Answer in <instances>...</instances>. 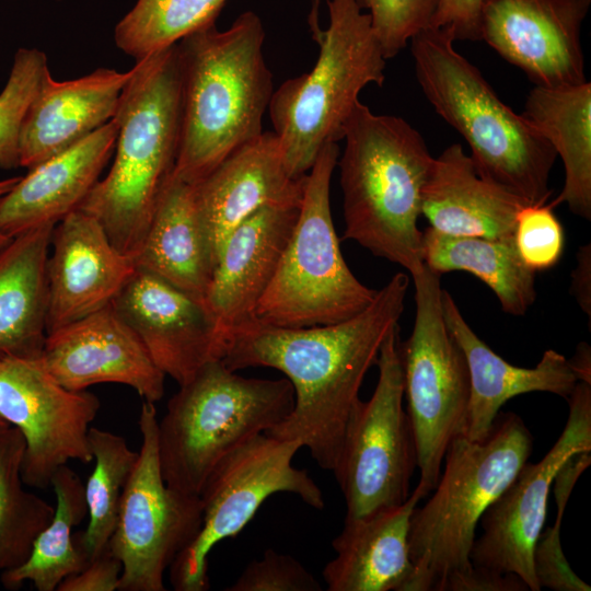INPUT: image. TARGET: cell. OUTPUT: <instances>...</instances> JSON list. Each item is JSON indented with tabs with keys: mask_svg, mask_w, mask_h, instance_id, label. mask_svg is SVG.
<instances>
[{
	"mask_svg": "<svg viewBox=\"0 0 591 591\" xmlns=\"http://www.w3.org/2000/svg\"><path fill=\"white\" fill-rule=\"evenodd\" d=\"M399 328L384 339L376 360L379 379L368 401L360 398L348 418L333 470L346 502V518L356 519L396 507L409 497L417 451L407 412L399 357Z\"/></svg>",
	"mask_w": 591,
	"mask_h": 591,
	"instance_id": "7c38bea8",
	"label": "cell"
},
{
	"mask_svg": "<svg viewBox=\"0 0 591 591\" xmlns=\"http://www.w3.org/2000/svg\"><path fill=\"white\" fill-rule=\"evenodd\" d=\"M409 281L396 273L363 311L338 323L290 328L253 317L230 331L221 359L229 369L273 368L293 387L292 410L265 434L300 441L333 472L363 379L398 325Z\"/></svg>",
	"mask_w": 591,
	"mask_h": 591,
	"instance_id": "6da1fadb",
	"label": "cell"
},
{
	"mask_svg": "<svg viewBox=\"0 0 591 591\" xmlns=\"http://www.w3.org/2000/svg\"><path fill=\"white\" fill-rule=\"evenodd\" d=\"M264 40L260 18L246 11L225 31L211 22L177 43L182 121L174 178L197 183L263 132L274 93Z\"/></svg>",
	"mask_w": 591,
	"mask_h": 591,
	"instance_id": "7a4b0ae2",
	"label": "cell"
},
{
	"mask_svg": "<svg viewBox=\"0 0 591 591\" xmlns=\"http://www.w3.org/2000/svg\"><path fill=\"white\" fill-rule=\"evenodd\" d=\"M569 362L579 381L591 383V349L587 343L578 345Z\"/></svg>",
	"mask_w": 591,
	"mask_h": 591,
	"instance_id": "ee69618b",
	"label": "cell"
},
{
	"mask_svg": "<svg viewBox=\"0 0 591 591\" xmlns=\"http://www.w3.org/2000/svg\"><path fill=\"white\" fill-rule=\"evenodd\" d=\"M318 0L309 25L318 46L310 72L285 81L268 109L290 175L304 176L326 143L344 139L345 127L368 84L383 85L386 59L368 13L355 0H327L328 25L321 28Z\"/></svg>",
	"mask_w": 591,
	"mask_h": 591,
	"instance_id": "52a82bcc",
	"label": "cell"
},
{
	"mask_svg": "<svg viewBox=\"0 0 591 591\" xmlns=\"http://www.w3.org/2000/svg\"><path fill=\"white\" fill-rule=\"evenodd\" d=\"M50 486L56 496L54 515L36 536L28 558L0 575L5 589L18 590L32 582L37 591H55L89 563L72 533L88 514L83 482L66 464L55 472Z\"/></svg>",
	"mask_w": 591,
	"mask_h": 591,
	"instance_id": "4dcf8cb0",
	"label": "cell"
},
{
	"mask_svg": "<svg viewBox=\"0 0 591 591\" xmlns=\"http://www.w3.org/2000/svg\"><path fill=\"white\" fill-rule=\"evenodd\" d=\"M112 305L178 385L224 355L225 338L205 302L154 275L137 269Z\"/></svg>",
	"mask_w": 591,
	"mask_h": 591,
	"instance_id": "e0dca14e",
	"label": "cell"
},
{
	"mask_svg": "<svg viewBox=\"0 0 591 591\" xmlns=\"http://www.w3.org/2000/svg\"><path fill=\"white\" fill-rule=\"evenodd\" d=\"M115 155L80 206L132 259L169 185L177 159L182 77L177 44L136 61L114 117Z\"/></svg>",
	"mask_w": 591,
	"mask_h": 591,
	"instance_id": "3957f363",
	"label": "cell"
},
{
	"mask_svg": "<svg viewBox=\"0 0 591 591\" xmlns=\"http://www.w3.org/2000/svg\"><path fill=\"white\" fill-rule=\"evenodd\" d=\"M121 570V563L106 548L82 570L62 580L57 591H115Z\"/></svg>",
	"mask_w": 591,
	"mask_h": 591,
	"instance_id": "60d3db41",
	"label": "cell"
},
{
	"mask_svg": "<svg viewBox=\"0 0 591 591\" xmlns=\"http://www.w3.org/2000/svg\"><path fill=\"white\" fill-rule=\"evenodd\" d=\"M55 224L0 247V359L40 356L47 336V259Z\"/></svg>",
	"mask_w": 591,
	"mask_h": 591,
	"instance_id": "83f0119b",
	"label": "cell"
},
{
	"mask_svg": "<svg viewBox=\"0 0 591 591\" xmlns=\"http://www.w3.org/2000/svg\"><path fill=\"white\" fill-rule=\"evenodd\" d=\"M299 207L267 206L242 221L218 257L205 304L227 338L254 317L296 224Z\"/></svg>",
	"mask_w": 591,
	"mask_h": 591,
	"instance_id": "44dd1931",
	"label": "cell"
},
{
	"mask_svg": "<svg viewBox=\"0 0 591 591\" xmlns=\"http://www.w3.org/2000/svg\"><path fill=\"white\" fill-rule=\"evenodd\" d=\"M10 426L3 418L0 417V428Z\"/></svg>",
	"mask_w": 591,
	"mask_h": 591,
	"instance_id": "bcb514c9",
	"label": "cell"
},
{
	"mask_svg": "<svg viewBox=\"0 0 591 591\" xmlns=\"http://www.w3.org/2000/svg\"><path fill=\"white\" fill-rule=\"evenodd\" d=\"M227 591H321L318 580L296 558L266 549L251 561Z\"/></svg>",
	"mask_w": 591,
	"mask_h": 591,
	"instance_id": "f35d334b",
	"label": "cell"
},
{
	"mask_svg": "<svg viewBox=\"0 0 591 591\" xmlns=\"http://www.w3.org/2000/svg\"><path fill=\"white\" fill-rule=\"evenodd\" d=\"M20 176H13L0 179V196L9 192L19 181ZM11 237L0 233V247L3 246Z\"/></svg>",
	"mask_w": 591,
	"mask_h": 591,
	"instance_id": "f6af8a7d",
	"label": "cell"
},
{
	"mask_svg": "<svg viewBox=\"0 0 591 591\" xmlns=\"http://www.w3.org/2000/svg\"><path fill=\"white\" fill-rule=\"evenodd\" d=\"M591 0H484L480 40L535 86L587 82L581 26Z\"/></svg>",
	"mask_w": 591,
	"mask_h": 591,
	"instance_id": "2e32d148",
	"label": "cell"
},
{
	"mask_svg": "<svg viewBox=\"0 0 591 591\" xmlns=\"http://www.w3.org/2000/svg\"><path fill=\"white\" fill-rule=\"evenodd\" d=\"M427 495L416 486L396 507L345 519L332 541L336 556L323 569L328 591H404L413 573L409 556L410 518Z\"/></svg>",
	"mask_w": 591,
	"mask_h": 591,
	"instance_id": "484cf974",
	"label": "cell"
},
{
	"mask_svg": "<svg viewBox=\"0 0 591 591\" xmlns=\"http://www.w3.org/2000/svg\"><path fill=\"white\" fill-rule=\"evenodd\" d=\"M513 243L533 273L553 268L561 258L564 229L551 205H526L517 215Z\"/></svg>",
	"mask_w": 591,
	"mask_h": 591,
	"instance_id": "74e56055",
	"label": "cell"
},
{
	"mask_svg": "<svg viewBox=\"0 0 591 591\" xmlns=\"http://www.w3.org/2000/svg\"><path fill=\"white\" fill-rule=\"evenodd\" d=\"M532 447L531 432L514 413L498 414L482 441L459 434L450 442L433 494L410 518L413 573L404 591H443L450 577L473 567L477 524L528 462Z\"/></svg>",
	"mask_w": 591,
	"mask_h": 591,
	"instance_id": "8992f818",
	"label": "cell"
},
{
	"mask_svg": "<svg viewBox=\"0 0 591 591\" xmlns=\"http://www.w3.org/2000/svg\"><path fill=\"white\" fill-rule=\"evenodd\" d=\"M100 407L88 390L61 385L40 356L0 359V417L24 438L22 478L28 487H49L71 460L93 461L88 434Z\"/></svg>",
	"mask_w": 591,
	"mask_h": 591,
	"instance_id": "5bb4252c",
	"label": "cell"
},
{
	"mask_svg": "<svg viewBox=\"0 0 591 591\" xmlns=\"http://www.w3.org/2000/svg\"><path fill=\"white\" fill-rule=\"evenodd\" d=\"M136 270L97 219L80 209L67 215L47 259V334L111 305Z\"/></svg>",
	"mask_w": 591,
	"mask_h": 591,
	"instance_id": "d6986e66",
	"label": "cell"
},
{
	"mask_svg": "<svg viewBox=\"0 0 591 591\" xmlns=\"http://www.w3.org/2000/svg\"><path fill=\"white\" fill-rule=\"evenodd\" d=\"M134 262L205 302L217 259L193 184L172 176Z\"/></svg>",
	"mask_w": 591,
	"mask_h": 591,
	"instance_id": "4316f807",
	"label": "cell"
},
{
	"mask_svg": "<svg viewBox=\"0 0 591 591\" xmlns=\"http://www.w3.org/2000/svg\"><path fill=\"white\" fill-rule=\"evenodd\" d=\"M88 438L94 460V468L84 485L89 522L73 537L90 561L107 548L139 452L130 449L123 436L97 427L91 426Z\"/></svg>",
	"mask_w": 591,
	"mask_h": 591,
	"instance_id": "d6a6232c",
	"label": "cell"
},
{
	"mask_svg": "<svg viewBox=\"0 0 591 591\" xmlns=\"http://www.w3.org/2000/svg\"><path fill=\"white\" fill-rule=\"evenodd\" d=\"M25 441L13 426L0 428V575L21 566L55 507L25 489Z\"/></svg>",
	"mask_w": 591,
	"mask_h": 591,
	"instance_id": "1f68e13d",
	"label": "cell"
},
{
	"mask_svg": "<svg viewBox=\"0 0 591 591\" xmlns=\"http://www.w3.org/2000/svg\"><path fill=\"white\" fill-rule=\"evenodd\" d=\"M526 205L482 176L460 143L433 159L421 194L429 227L453 236L513 237L517 215Z\"/></svg>",
	"mask_w": 591,
	"mask_h": 591,
	"instance_id": "d4e9b609",
	"label": "cell"
},
{
	"mask_svg": "<svg viewBox=\"0 0 591 591\" xmlns=\"http://www.w3.org/2000/svg\"><path fill=\"white\" fill-rule=\"evenodd\" d=\"M421 255L424 265L440 276L466 271L478 278L507 314L522 316L535 302V273L522 263L513 237L453 236L428 227L421 234Z\"/></svg>",
	"mask_w": 591,
	"mask_h": 591,
	"instance_id": "f546056e",
	"label": "cell"
},
{
	"mask_svg": "<svg viewBox=\"0 0 591 591\" xmlns=\"http://www.w3.org/2000/svg\"><path fill=\"white\" fill-rule=\"evenodd\" d=\"M521 115L538 130L560 157L565 183L549 205L566 204L570 211L591 219V83L535 86Z\"/></svg>",
	"mask_w": 591,
	"mask_h": 591,
	"instance_id": "f1b7e54d",
	"label": "cell"
},
{
	"mask_svg": "<svg viewBox=\"0 0 591 591\" xmlns=\"http://www.w3.org/2000/svg\"><path fill=\"white\" fill-rule=\"evenodd\" d=\"M566 426L545 456L525 463L480 518L483 535L474 541V567L517 575L532 591L541 590L533 553L541 535L554 478L573 454L591 451V383L578 381L569 395Z\"/></svg>",
	"mask_w": 591,
	"mask_h": 591,
	"instance_id": "9a60e30c",
	"label": "cell"
},
{
	"mask_svg": "<svg viewBox=\"0 0 591 591\" xmlns=\"http://www.w3.org/2000/svg\"><path fill=\"white\" fill-rule=\"evenodd\" d=\"M47 69V56L37 48H19L13 57L8 81L0 93V169L20 166L22 124Z\"/></svg>",
	"mask_w": 591,
	"mask_h": 591,
	"instance_id": "d590c367",
	"label": "cell"
},
{
	"mask_svg": "<svg viewBox=\"0 0 591 591\" xmlns=\"http://www.w3.org/2000/svg\"><path fill=\"white\" fill-rule=\"evenodd\" d=\"M117 124L113 118L70 148L20 176L0 196V233L12 237L56 224L80 208L114 153Z\"/></svg>",
	"mask_w": 591,
	"mask_h": 591,
	"instance_id": "603a6c76",
	"label": "cell"
},
{
	"mask_svg": "<svg viewBox=\"0 0 591 591\" xmlns=\"http://www.w3.org/2000/svg\"><path fill=\"white\" fill-rule=\"evenodd\" d=\"M130 74L131 69L97 68L73 80L57 81L47 69L22 124L20 166H36L113 119Z\"/></svg>",
	"mask_w": 591,
	"mask_h": 591,
	"instance_id": "7402d4cb",
	"label": "cell"
},
{
	"mask_svg": "<svg viewBox=\"0 0 591 591\" xmlns=\"http://www.w3.org/2000/svg\"><path fill=\"white\" fill-rule=\"evenodd\" d=\"M368 10L384 58H394L408 42L430 27L439 0H355Z\"/></svg>",
	"mask_w": 591,
	"mask_h": 591,
	"instance_id": "8d00e7d4",
	"label": "cell"
},
{
	"mask_svg": "<svg viewBox=\"0 0 591 591\" xmlns=\"http://www.w3.org/2000/svg\"><path fill=\"white\" fill-rule=\"evenodd\" d=\"M40 358L71 391L117 383L147 402L157 403L164 395L166 375L112 304L47 334Z\"/></svg>",
	"mask_w": 591,
	"mask_h": 591,
	"instance_id": "ac0fdd59",
	"label": "cell"
},
{
	"mask_svg": "<svg viewBox=\"0 0 591 591\" xmlns=\"http://www.w3.org/2000/svg\"><path fill=\"white\" fill-rule=\"evenodd\" d=\"M484 0H439L430 27L448 31L454 40H480Z\"/></svg>",
	"mask_w": 591,
	"mask_h": 591,
	"instance_id": "ab89813d",
	"label": "cell"
},
{
	"mask_svg": "<svg viewBox=\"0 0 591 591\" xmlns=\"http://www.w3.org/2000/svg\"><path fill=\"white\" fill-rule=\"evenodd\" d=\"M301 448L298 440L259 433L216 464L199 494L202 505L200 529L169 568L174 590H208L211 548L224 538L235 537L273 494L291 493L314 509L324 508L321 488L305 470L292 465V459Z\"/></svg>",
	"mask_w": 591,
	"mask_h": 591,
	"instance_id": "8fae6325",
	"label": "cell"
},
{
	"mask_svg": "<svg viewBox=\"0 0 591 591\" xmlns=\"http://www.w3.org/2000/svg\"><path fill=\"white\" fill-rule=\"evenodd\" d=\"M445 324L461 347L468 368L471 393L462 434L482 441L490 432L501 406L531 392L568 398L578 380L569 359L547 349L533 368L513 366L498 356L471 328L451 294L442 289Z\"/></svg>",
	"mask_w": 591,
	"mask_h": 591,
	"instance_id": "cb8c5ba5",
	"label": "cell"
},
{
	"mask_svg": "<svg viewBox=\"0 0 591 591\" xmlns=\"http://www.w3.org/2000/svg\"><path fill=\"white\" fill-rule=\"evenodd\" d=\"M227 0H137L115 26L116 46L139 61L216 22Z\"/></svg>",
	"mask_w": 591,
	"mask_h": 591,
	"instance_id": "836d02e7",
	"label": "cell"
},
{
	"mask_svg": "<svg viewBox=\"0 0 591 591\" xmlns=\"http://www.w3.org/2000/svg\"><path fill=\"white\" fill-rule=\"evenodd\" d=\"M445 30L428 27L410 39L419 86L438 115L467 142L485 178L529 205H544L556 152L521 114L505 104L482 72L454 47Z\"/></svg>",
	"mask_w": 591,
	"mask_h": 591,
	"instance_id": "5b68a950",
	"label": "cell"
},
{
	"mask_svg": "<svg viewBox=\"0 0 591 591\" xmlns=\"http://www.w3.org/2000/svg\"><path fill=\"white\" fill-rule=\"evenodd\" d=\"M571 291L578 305L591 321V244L577 251V264L572 271Z\"/></svg>",
	"mask_w": 591,
	"mask_h": 591,
	"instance_id": "7bdbcfd3",
	"label": "cell"
},
{
	"mask_svg": "<svg viewBox=\"0 0 591 591\" xmlns=\"http://www.w3.org/2000/svg\"><path fill=\"white\" fill-rule=\"evenodd\" d=\"M339 157L326 143L305 175L292 233L254 317L279 327H310L345 321L363 311L376 291L350 270L331 211V179Z\"/></svg>",
	"mask_w": 591,
	"mask_h": 591,
	"instance_id": "9c48e42d",
	"label": "cell"
},
{
	"mask_svg": "<svg viewBox=\"0 0 591 591\" xmlns=\"http://www.w3.org/2000/svg\"><path fill=\"white\" fill-rule=\"evenodd\" d=\"M440 277L426 266L412 277L415 322L410 336L399 343L418 486L426 495L438 483L450 442L463 432L471 393L465 356L444 321Z\"/></svg>",
	"mask_w": 591,
	"mask_h": 591,
	"instance_id": "30bf717a",
	"label": "cell"
},
{
	"mask_svg": "<svg viewBox=\"0 0 591 591\" xmlns=\"http://www.w3.org/2000/svg\"><path fill=\"white\" fill-rule=\"evenodd\" d=\"M287 378H244L222 360L204 364L179 385L158 419V455L167 486L199 495L216 464L266 432L293 408Z\"/></svg>",
	"mask_w": 591,
	"mask_h": 591,
	"instance_id": "ba28073f",
	"label": "cell"
},
{
	"mask_svg": "<svg viewBox=\"0 0 591 591\" xmlns=\"http://www.w3.org/2000/svg\"><path fill=\"white\" fill-rule=\"evenodd\" d=\"M305 175H290L277 135L263 131L193 184L216 259L230 233L257 210L267 206L299 207Z\"/></svg>",
	"mask_w": 591,
	"mask_h": 591,
	"instance_id": "ffe728a7",
	"label": "cell"
},
{
	"mask_svg": "<svg viewBox=\"0 0 591 591\" xmlns=\"http://www.w3.org/2000/svg\"><path fill=\"white\" fill-rule=\"evenodd\" d=\"M138 425L141 447L107 549L123 566L118 591H164L165 571L200 529L202 505L162 477L154 403L142 402Z\"/></svg>",
	"mask_w": 591,
	"mask_h": 591,
	"instance_id": "4fadbf2b",
	"label": "cell"
},
{
	"mask_svg": "<svg viewBox=\"0 0 591 591\" xmlns=\"http://www.w3.org/2000/svg\"><path fill=\"white\" fill-rule=\"evenodd\" d=\"M526 584L514 573L472 567L467 572L450 577L443 591H524Z\"/></svg>",
	"mask_w": 591,
	"mask_h": 591,
	"instance_id": "b9f144b4",
	"label": "cell"
},
{
	"mask_svg": "<svg viewBox=\"0 0 591 591\" xmlns=\"http://www.w3.org/2000/svg\"><path fill=\"white\" fill-rule=\"evenodd\" d=\"M337 161L345 230L374 256L406 269L425 265L421 255V194L433 157L420 132L405 119L374 114L360 101L344 134Z\"/></svg>",
	"mask_w": 591,
	"mask_h": 591,
	"instance_id": "277c9868",
	"label": "cell"
},
{
	"mask_svg": "<svg viewBox=\"0 0 591 591\" xmlns=\"http://www.w3.org/2000/svg\"><path fill=\"white\" fill-rule=\"evenodd\" d=\"M590 464L591 451L578 452L563 464L554 478L557 515L554 526L542 531L533 553L534 572L541 588L555 591L591 590L570 568L560 543V526L567 502L575 484Z\"/></svg>",
	"mask_w": 591,
	"mask_h": 591,
	"instance_id": "e575fe53",
	"label": "cell"
}]
</instances>
